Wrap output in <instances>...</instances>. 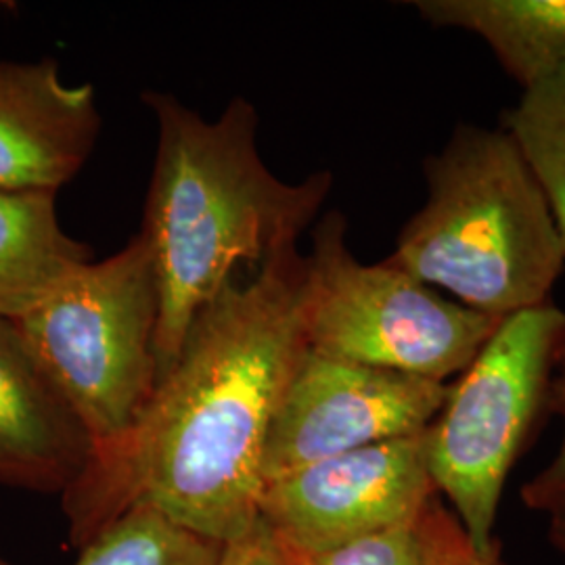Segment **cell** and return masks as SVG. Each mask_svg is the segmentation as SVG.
Here are the masks:
<instances>
[{
	"mask_svg": "<svg viewBox=\"0 0 565 565\" xmlns=\"http://www.w3.org/2000/svg\"><path fill=\"white\" fill-rule=\"evenodd\" d=\"M425 431L306 465L264 486L258 515L294 557L419 520L438 497Z\"/></svg>",
	"mask_w": 565,
	"mask_h": 565,
	"instance_id": "obj_8",
	"label": "cell"
},
{
	"mask_svg": "<svg viewBox=\"0 0 565 565\" xmlns=\"http://www.w3.org/2000/svg\"><path fill=\"white\" fill-rule=\"evenodd\" d=\"M303 298L294 245L203 308L128 440L63 492L74 545L135 507L223 545L258 520L268 429L308 345Z\"/></svg>",
	"mask_w": 565,
	"mask_h": 565,
	"instance_id": "obj_1",
	"label": "cell"
},
{
	"mask_svg": "<svg viewBox=\"0 0 565 565\" xmlns=\"http://www.w3.org/2000/svg\"><path fill=\"white\" fill-rule=\"evenodd\" d=\"M15 323L84 425L90 461L124 445L158 387L160 287L141 235L76 266Z\"/></svg>",
	"mask_w": 565,
	"mask_h": 565,
	"instance_id": "obj_4",
	"label": "cell"
},
{
	"mask_svg": "<svg viewBox=\"0 0 565 565\" xmlns=\"http://www.w3.org/2000/svg\"><path fill=\"white\" fill-rule=\"evenodd\" d=\"M88 260L93 252L61 226L57 193L0 191V315L18 321Z\"/></svg>",
	"mask_w": 565,
	"mask_h": 565,
	"instance_id": "obj_12",
	"label": "cell"
},
{
	"mask_svg": "<svg viewBox=\"0 0 565 565\" xmlns=\"http://www.w3.org/2000/svg\"><path fill=\"white\" fill-rule=\"evenodd\" d=\"M503 128L543 186L565 242V65L524 90L503 114Z\"/></svg>",
	"mask_w": 565,
	"mask_h": 565,
	"instance_id": "obj_14",
	"label": "cell"
},
{
	"mask_svg": "<svg viewBox=\"0 0 565 565\" xmlns=\"http://www.w3.org/2000/svg\"><path fill=\"white\" fill-rule=\"evenodd\" d=\"M425 202L385 258L494 319L551 302L565 242L543 186L503 126L459 124L424 160Z\"/></svg>",
	"mask_w": 565,
	"mask_h": 565,
	"instance_id": "obj_3",
	"label": "cell"
},
{
	"mask_svg": "<svg viewBox=\"0 0 565 565\" xmlns=\"http://www.w3.org/2000/svg\"><path fill=\"white\" fill-rule=\"evenodd\" d=\"M548 411L562 417L564 438L553 461L522 486V501L530 511H539L553 518L565 513V331L557 348V359L553 369Z\"/></svg>",
	"mask_w": 565,
	"mask_h": 565,
	"instance_id": "obj_16",
	"label": "cell"
},
{
	"mask_svg": "<svg viewBox=\"0 0 565 565\" xmlns=\"http://www.w3.org/2000/svg\"><path fill=\"white\" fill-rule=\"evenodd\" d=\"M306 342L350 363L448 384L461 375L501 319L440 296L394 264H363L348 245L342 212L315 226L306 256Z\"/></svg>",
	"mask_w": 565,
	"mask_h": 565,
	"instance_id": "obj_6",
	"label": "cell"
},
{
	"mask_svg": "<svg viewBox=\"0 0 565 565\" xmlns=\"http://www.w3.org/2000/svg\"><path fill=\"white\" fill-rule=\"evenodd\" d=\"M218 565H296V559L258 515L242 536L224 543Z\"/></svg>",
	"mask_w": 565,
	"mask_h": 565,
	"instance_id": "obj_18",
	"label": "cell"
},
{
	"mask_svg": "<svg viewBox=\"0 0 565 565\" xmlns=\"http://www.w3.org/2000/svg\"><path fill=\"white\" fill-rule=\"evenodd\" d=\"M294 559L296 565H429L419 520L387 527L319 555Z\"/></svg>",
	"mask_w": 565,
	"mask_h": 565,
	"instance_id": "obj_15",
	"label": "cell"
},
{
	"mask_svg": "<svg viewBox=\"0 0 565 565\" xmlns=\"http://www.w3.org/2000/svg\"><path fill=\"white\" fill-rule=\"evenodd\" d=\"M448 384L324 356L306 345L273 415L264 486L306 465L425 431Z\"/></svg>",
	"mask_w": 565,
	"mask_h": 565,
	"instance_id": "obj_7",
	"label": "cell"
},
{
	"mask_svg": "<svg viewBox=\"0 0 565 565\" xmlns=\"http://www.w3.org/2000/svg\"><path fill=\"white\" fill-rule=\"evenodd\" d=\"M99 130L90 84H67L51 57L0 60V191L60 193L93 156Z\"/></svg>",
	"mask_w": 565,
	"mask_h": 565,
	"instance_id": "obj_9",
	"label": "cell"
},
{
	"mask_svg": "<svg viewBox=\"0 0 565 565\" xmlns=\"http://www.w3.org/2000/svg\"><path fill=\"white\" fill-rule=\"evenodd\" d=\"M142 103L158 126L156 160L139 231L149 245L158 287V384L181 356L203 308L237 270H258L298 245L331 186V172L281 181L258 149V111L235 97L216 120L160 90Z\"/></svg>",
	"mask_w": 565,
	"mask_h": 565,
	"instance_id": "obj_2",
	"label": "cell"
},
{
	"mask_svg": "<svg viewBox=\"0 0 565 565\" xmlns=\"http://www.w3.org/2000/svg\"><path fill=\"white\" fill-rule=\"evenodd\" d=\"M0 565H13V564H9V562H4V559H2V557H0Z\"/></svg>",
	"mask_w": 565,
	"mask_h": 565,
	"instance_id": "obj_19",
	"label": "cell"
},
{
	"mask_svg": "<svg viewBox=\"0 0 565 565\" xmlns=\"http://www.w3.org/2000/svg\"><path fill=\"white\" fill-rule=\"evenodd\" d=\"M223 543L135 507L81 546L74 565H218Z\"/></svg>",
	"mask_w": 565,
	"mask_h": 565,
	"instance_id": "obj_13",
	"label": "cell"
},
{
	"mask_svg": "<svg viewBox=\"0 0 565 565\" xmlns=\"http://www.w3.org/2000/svg\"><path fill=\"white\" fill-rule=\"evenodd\" d=\"M93 457L90 438L23 338L0 315V484L65 492Z\"/></svg>",
	"mask_w": 565,
	"mask_h": 565,
	"instance_id": "obj_10",
	"label": "cell"
},
{
	"mask_svg": "<svg viewBox=\"0 0 565 565\" xmlns=\"http://www.w3.org/2000/svg\"><path fill=\"white\" fill-rule=\"evenodd\" d=\"M419 530L424 539L429 565H505L501 548L492 555H480L465 534L457 515L446 509L440 494L431 499L419 518Z\"/></svg>",
	"mask_w": 565,
	"mask_h": 565,
	"instance_id": "obj_17",
	"label": "cell"
},
{
	"mask_svg": "<svg viewBox=\"0 0 565 565\" xmlns=\"http://www.w3.org/2000/svg\"><path fill=\"white\" fill-rule=\"evenodd\" d=\"M415 9L434 28L480 36L524 90L565 65V0H417Z\"/></svg>",
	"mask_w": 565,
	"mask_h": 565,
	"instance_id": "obj_11",
	"label": "cell"
},
{
	"mask_svg": "<svg viewBox=\"0 0 565 565\" xmlns=\"http://www.w3.org/2000/svg\"><path fill=\"white\" fill-rule=\"evenodd\" d=\"M564 331L553 302L503 319L425 429L431 480L484 557L501 548L492 530L507 478L548 408Z\"/></svg>",
	"mask_w": 565,
	"mask_h": 565,
	"instance_id": "obj_5",
	"label": "cell"
}]
</instances>
